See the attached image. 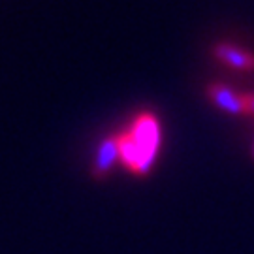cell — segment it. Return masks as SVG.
Here are the masks:
<instances>
[{"label": "cell", "instance_id": "obj_1", "mask_svg": "<svg viewBox=\"0 0 254 254\" xmlns=\"http://www.w3.org/2000/svg\"><path fill=\"white\" fill-rule=\"evenodd\" d=\"M117 141L119 162L137 177L149 175L162 143V132L156 115L149 111L139 113L128 130L117 134Z\"/></svg>", "mask_w": 254, "mask_h": 254}, {"label": "cell", "instance_id": "obj_2", "mask_svg": "<svg viewBox=\"0 0 254 254\" xmlns=\"http://www.w3.org/2000/svg\"><path fill=\"white\" fill-rule=\"evenodd\" d=\"M119 162V141L117 134L104 137L100 141V145L96 149V156L92 162V177L94 179H106L111 170L115 168V164Z\"/></svg>", "mask_w": 254, "mask_h": 254}, {"label": "cell", "instance_id": "obj_3", "mask_svg": "<svg viewBox=\"0 0 254 254\" xmlns=\"http://www.w3.org/2000/svg\"><path fill=\"white\" fill-rule=\"evenodd\" d=\"M207 96L217 108H220L226 113H232V115H247L249 113L245 96L228 89L226 85H211L207 89Z\"/></svg>", "mask_w": 254, "mask_h": 254}, {"label": "cell", "instance_id": "obj_4", "mask_svg": "<svg viewBox=\"0 0 254 254\" xmlns=\"http://www.w3.org/2000/svg\"><path fill=\"white\" fill-rule=\"evenodd\" d=\"M213 53L218 61L226 63L228 66H232L236 70H245V72L254 70V55L241 49V47L230 46V44H217Z\"/></svg>", "mask_w": 254, "mask_h": 254}, {"label": "cell", "instance_id": "obj_5", "mask_svg": "<svg viewBox=\"0 0 254 254\" xmlns=\"http://www.w3.org/2000/svg\"><path fill=\"white\" fill-rule=\"evenodd\" d=\"M247 102V108H249V113H254V94H243Z\"/></svg>", "mask_w": 254, "mask_h": 254}, {"label": "cell", "instance_id": "obj_6", "mask_svg": "<svg viewBox=\"0 0 254 254\" xmlns=\"http://www.w3.org/2000/svg\"><path fill=\"white\" fill-rule=\"evenodd\" d=\"M253 158H254V147H253Z\"/></svg>", "mask_w": 254, "mask_h": 254}]
</instances>
